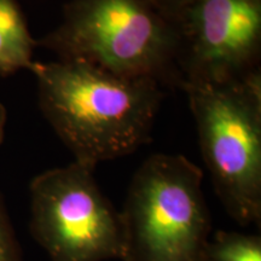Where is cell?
<instances>
[{"label": "cell", "instance_id": "1", "mask_svg": "<svg viewBox=\"0 0 261 261\" xmlns=\"http://www.w3.org/2000/svg\"><path fill=\"white\" fill-rule=\"evenodd\" d=\"M29 70L42 115L75 162L96 169L149 143L165 97L158 81L75 61H34Z\"/></svg>", "mask_w": 261, "mask_h": 261}, {"label": "cell", "instance_id": "2", "mask_svg": "<svg viewBox=\"0 0 261 261\" xmlns=\"http://www.w3.org/2000/svg\"><path fill=\"white\" fill-rule=\"evenodd\" d=\"M37 44L60 61L161 85L181 83L178 24L150 0H69L60 25Z\"/></svg>", "mask_w": 261, "mask_h": 261}, {"label": "cell", "instance_id": "3", "mask_svg": "<svg viewBox=\"0 0 261 261\" xmlns=\"http://www.w3.org/2000/svg\"><path fill=\"white\" fill-rule=\"evenodd\" d=\"M203 161L226 213L246 227L261 221L260 68L228 81H182Z\"/></svg>", "mask_w": 261, "mask_h": 261}, {"label": "cell", "instance_id": "4", "mask_svg": "<svg viewBox=\"0 0 261 261\" xmlns=\"http://www.w3.org/2000/svg\"><path fill=\"white\" fill-rule=\"evenodd\" d=\"M202 182V169L185 156L146 159L121 211V261H204L212 219Z\"/></svg>", "mask_w": 261, "mask_h": 261}, {"label": "cell", "instance_id": "5", "mask_svg": "<svg viewBox=\"0 0 261 261\" xmlns=\"http://www.w3.org/2000/svg\"><path fill=\"white\" fill-rule=\"evenodd\" d=\"M93 173L73 161L31 182L29 228L51 261L122 260L121 212L103 194Z\"/></svg>", "mask_w": 261, "mask_h": 261}, {"label": "cell", "instance_id": "6", "mask_svg": "<svg viewBox=\"0 0 261 261\" xmlns=\"http://www.w3.org/2000/svg\"><path fill=\"white\" fill-rule=\"evenodd\" d=\"M175 22L181 83L234 80L259 69L261 0H194Z\"/></svg>", "mask_w": 261, "mask_h": 261}, {"label": "cell", "instance_id": "7", "mask_svg": "<svg viewBox=\"0 0 261 261\" xmlns=\"http://www.w3.org/2000/svg\"><path fill=\"white\" fill-rule=\"evenodd\" d=\"M37 46L17 0H0V75L31 69Z\"/></svg>", "mask_w": 261, "mask_h": 261}, {"label": "cell", "instance_id": "8", "mask_svg": "<svg viewBox=\"0 0 261 261\" xmlns=\"http://www.w3.org/2000/svg\"><path fill=\"white\" fill-rule=\"evenodd\" d=\"M204 261H261L260 234L215 231L205 249Z\"/></svg>", "mask_w": 261, "mask_h": 261}, {"label": "cell", "instance_id": "9", "mask_svg": "<svg viewBox=\"0 0 261 261\" xmlns=\"http://www.w3.org/2000/svg\"><path fill=\"white\" fill-rule=\"evenodd\" d=\"M0 261H22L21 247L18 244L2 195H0Z\"/></svg>", "mask_w": 261, "mask_h": 261}, {"label": "cell", "instance_id": "10", "mask_svg": "<svg viewBox=\"0 0 261 261\" xmlns=\"http://www.w3.org/2000/svg\"><path fill=\"white\" fill-rule=\"evenodd\" d=\"M150 2L166 16L177 21L182 10L190 5L194 0H150Z\"/></svg>", "mask_w": 261, "mask_h": 261}, {"label": "cell", "instance_id": "11", "mask_svg": "<svg viewBox=\"0 0 261 261\" xmlns=\"http://www.w3.org/2000/svg\"><path fill=\"white\" fill-rule=\"evenodd\" d=\"M6 119H8V114L4 104L0 102V144L4 142L5 137V127H6Z\"/></svg>", "mask_w": 261, "mask_h": 261}]
</instances>
